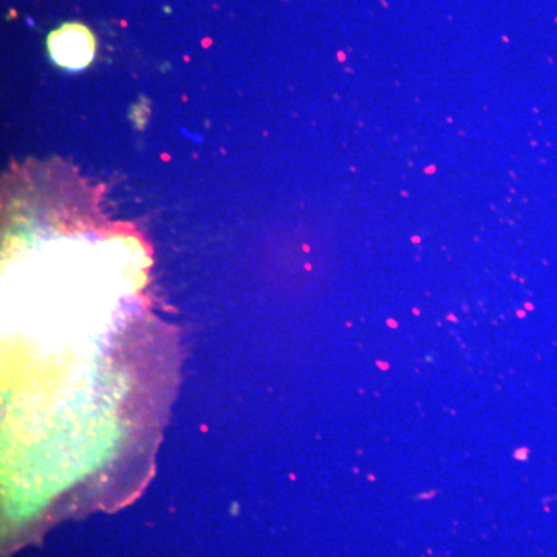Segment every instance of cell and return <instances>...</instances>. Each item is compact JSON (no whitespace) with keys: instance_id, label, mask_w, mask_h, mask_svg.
<instances>
[{"instance_id":"cell-1","label":"cell","mask_w":557,"mask_h":557,"mask_svg":"<svg viewBox=\"0 0 557 557\" xmlns=\"http://www.w3.org/2000/svg\"><path fill=\"white\" fill-rule=\"evenodd\" d=\"M48 50L53 61L59 65L79 70L95 56V38L81 24H65L50 34Z\"/></svg>"}]
</instances>
